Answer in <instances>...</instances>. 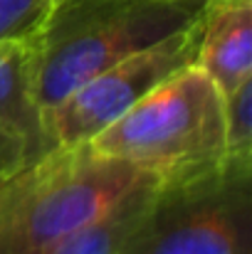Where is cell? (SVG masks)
<instances>
[{
    "label": "cell",
    "mask_w": 252,
    "mask_h": 254,
    "mask_svg": "<svg viewBox=\"0 0 252 254\" xmlns=\"http://www.w3.org/2000/svg\"><path fill=\"white\" fill-rule=\"evenodd\" d=\"M151 178L89 141L47 148L0 180V254H42Z\"/></svg>",
    "instance_id": "cell-1"
},
{
    "label": "cell",
    "mask_w": 252,
    "mask_h": 254,
    "mask_svg": "<svg viewBox=\"0 0 252 254\" xmlns=\"http://www.w3.org/2000/svg\"><path fill=\"white\" fill-rule=\"evenodd\" d=\"M208 0H57L35 35V101L55 106L91 77L190 25Z\"/></svg>",
    "instance_id": "cell-2"
},
{
    "label": "cell",
    "mask_w": 252,
    "mask_h": 254,
    "mask_svg": "<svg viewBox=\"0 0 252 254\" xmlns=\"http://www.w3.org/2000/svg\"><path fill=\"white\" fill-rule=\"evenodd\" d=\"M101 158L124 161L159 183H183L223 166V94L195 64L170 74L91 141Z\"/></svg>",
    "instance_id": "cell-3"
},
{
    "label": "cell",
    "mask_w": 252,
    "mask_h": 254,
    "mask_svg": "<svg viewBox=\"0 0 252 254\" xmlns=\"http://www.w3.org/2000/svg\"><path fill=\"white\" fill-rule=\"evenodd\" d=\"M119 254H252V170L159 183Z\"/></svg>",
    "instance_id": "cell-4"
},
{
    "label": "cell",
    "mask_w": 252,
    "mask_h": 254,
    "mask_svg": "<svg viewBox=\"0 0 252 254\" xmlns=\"http://www.w3.org/2000/svg\"><path fill=\"white\" fill-rule=\"evenodd\" d=\"M200 15L183 30L116 62L114 67L84 82L55 106L45 109L42 133L47 148L91 141L101 128L124 116L164 79L180 72L183 67L195 64L200 42Z\"/></svg>",
    "instance_id": "cell-5"
},
{
    "label": "cell",
    "mask_w": 252,
    "mask_h": 254,
    "mask_svg": "<svg viewBox=\"0 0 252 254\" xmlns=\"http://www.w3.org/2000/svg\"><path fill=\"white\" fill-rule=\"evenodd\" d=\"M195 67L223 99L252 77V0H208L200 15Z\"/></svg>",
    "instance_id": "cell-6"
},
{
    "label": "cell",
    "mask_w": 252,
    "mask_h": 254,
    "mask_svg": "<svg viewBox=\"0 0 252 254\" xmlns=\"http://www.w3.org/2000/svg\"><path fill=\"white\" fill-rule=\"evenodd\" d=\"M35 35L0 42V116L20 128L37 153L47 151L42 111L35 101Z\"/></svg>",
    "instance_id": "cell-7"
},
{
    "label": "cell",
    "mask_w": 252,
    "mask_h": 254,
    "mask_svg": "<svg viewBox=\"0 0 252 254\" xmlns=\"http://www.w3.org/2000/svg\"><path fill=\"white\" fill-rule=\"evenodd\" d=\"M159 180L151 178L141 183L136 190H131L121 202H116L106 215L94 220L75 235L60 240L42 254H119L126 237L134 232V227L141 222Z\"/></svg>",
    "instance_id": "cell-8"
},
{
    "label": "cell",
    "mask_w": 252,
    "mask_h": 254,
    "mask_svg": "<svg viewBox=\"0 0 252 254\" xmlns=\"http://www.w3.org/2000/svg\"><path fill=\"white\" fill-rule=\"evenodd\" d=\"M225 151L223 166L252 170V77L223 99Z\"/></svg>",
    "instance_id": "cell-9"
},
{
    "label": "cell",
    "mask_w": 252,
    "mask_h": 254,
    "mask_svg": "<svg viewBox=\"0 0 252 254\" xmlns=\"http://www.w3.org/2000/svg\"><path fill=\"white\" fill-rule=\"evenodd\" d=\"M57 0H0V42L37 35Z\"/></svg>",
    "instance_id": "cell-10"
},
{
    "label": "cell",
    "mask_w": 252,
    "mask_h": 254,
    "mask_svg": "<svg viewBox=\"0 0 252 254\" xmlns=\"http://www.w3.org/2000/svg\"><path fill=\"white\" fill-rule=\"evenodd\" d=\"M35 156H40V153L32 146V141L20 128H15L10 121H5L0 116V180L7 178L10 173L20 170Z\"/></svg>",
    "instance_id": "cell-11"
}]
</instances>
